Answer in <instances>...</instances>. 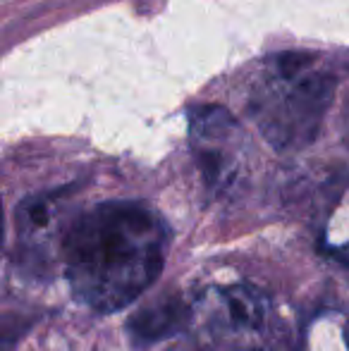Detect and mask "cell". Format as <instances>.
Masks as SVG:
<instances>
[{"instance_id":"5b68a950","label":"cell","mask_w":349,"mask_h":351,"mask_svg":"<svg viewBox=\"0 0 349 351\" xmlns=\"http://www.w3.org/2000/svg\"><path fill=\"white\" fill-rule=\"evenodd\" d=\"M223 311L234 328L244 332H254L265 323L268 315V299L258 289L249 285H230L218 291Z\"/></svg>"},{"instance_id":"8992f818","label":"cell","mask_w":349,"mask_h":351,"mask_svg":"<svg viewBox=\"0 0 349 351\" xmlns=\"http://www.w3.org/2000/svg\"><path fill=\"white\" fill-rule=\"evenodd\" d=\"M333 256H335V258L340 261V263L349 270V241H347V244H342V246H337L335 254H333Z\"/></svg>"},{"instance_id":"7a4b0ae2","label":"cell","mask_w":349,"mask_h":351,"mask_svg":"<svg viewBox=\"0 0 349 351\" xmlns=\"http://www.w3.org/2000/svg\"><path fill=\"white\" fill-rule=\"evenodd\" d=\"M335 96V79L313 70L306 53H287L254 86L249 112L263 139L278 151H297L316 139Z\"/></svg>"},{"instance_id":"52a82bcc","label":"cell","mask_w":349,"mask_h":351,"mask_svg":"<svg viewBox=\"0 0 349 351\" xmlns=\"http://www.w3.org/2000/svg\"><path fill=\"white\" fill-rule=\"evenodd\" d=\"M342 125H345V139L349 143V103H347V110H345V120H342Z\"/></svg>"},{"instance_id":"6da1fadb","label":"cell","mask_w":349,"mask_h":351,"mask_svg":"<svg viewBox=\"0 0 349 351\" xmlns=\"http://www.w3.org/2000/svg\"><path fill=\"white\" fill-rule=\"evenodd\" d=\"M170 230L134 201H106L77 217L62 239L72 294L96 313H115L139 299L165 263Z\"/></svg>"},{"instance_id":"3957f363","label":"cell","mask_w":349,"mask_h":351,"mask_svg":"<svg viewBox=\"0 0 349 351\" xmlns=\"http://www.w3.org/2000/svg\"><path fill=\"white\" fill-rule=\"evenodd\" d=\"M189 134L196 148L206 184L220 189L232 180L234 158L232 148L239 139V125L225 108L201 106L189 112Z\"/></svg>"},{"instance_id":"277c9868","label":"cell","mask_w":349,"mask_h":351,"mask_svg":"<svg viewBox=\"0 0 349 351\" xmlns=\"http://www.w3.org/2000/svg\"><path fill=\"white\" fill-rule=\"evenodd\" d=\"M191 320V306L182 296L168 294L158 301L144 306L127 320V335H130L132 347L146 349L163 339L180 335Z\"/></svg>"}]
</instances>
